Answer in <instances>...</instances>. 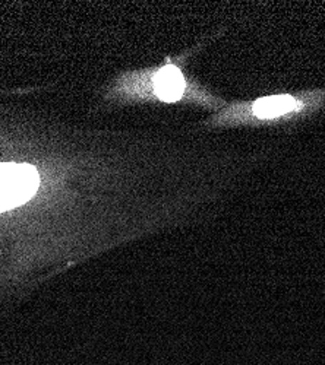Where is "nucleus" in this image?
<instances>
[{
	"mask_svg": "<svg viewBox=\"0 0 325 365\" xmlns=\"http://www.w3.org/2000/svg\"><path fill=\"white\" fill-rule=\"evenodd\" d=\"M206 43L204 40L181 54L167 56L160 65L116 75L104 89L103 101L111 107L181 106L220 111L229 101L186 71L189 60Z\"/></svg>",
	"mask_w": 325,
	"mask_h": 365,
	"instance_id": "1",
	"label": "nucleus"
},
{
	"mask_svg": "<svg viewBox=\"0 0 325 365\" xmlns=\"http://www.w3.org/2000/svg\"><path fill=\"white\" fill-rule=\"evenodd\" d=\"M41 175L31 164H0V214L31 200L41 185Z\"/></svg>",
	"mask_w": 325,
	"mask_h": 365,
	"instance_id": "3",
	"label": "nucleus"
},
{
	"mask_svg": "<svg viewBox=\"0 0 325 365\" xmlns=\"http://www.w3.org/2000/svg\"><path fill=\"white\" fill-rule=\"evenodd\" d=\"M325 110V89L233 100L198 125L204 130L280 129L291 132Z\"/></svg>",
	"mask_w": 325,
	"mask_h": 365,
	"instance_id": "2",
	"label": "nucleus"
}]
</instances>
